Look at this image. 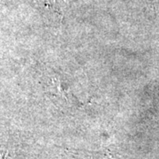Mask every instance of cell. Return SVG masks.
<instances>
[{
	"mask_svg": "<svg viewBox=\"0 0 159 159\" xmlns=\"http://www.w3.org/2000/svg\"><path fill=\"white\" fill-rule=\"evenodd\" d=\"M46 4L50 10L56 12L61 18L64 16L66 6V3L65 0H47Z\"/></svg>",
	"mask_w": 159,
	"mask_h": 159,
	"instance_id": "cell-1",
	"label": "cell"
}]
</instances>
